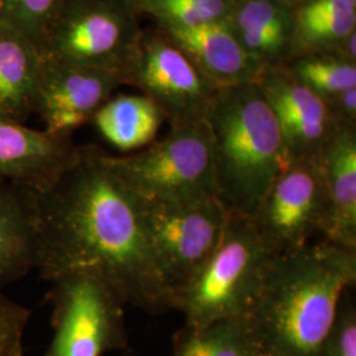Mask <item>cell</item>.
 I'll return each instance as SVG.
<instances>
[{"label": "cell", "mask_w": 356, "mask_h": 356, "mask_svg": "<svg viewBox=\"0 0 356 356\" xmlns=\"http://www.w3.org/2000/svg\"><path fill=\"white\" fill-rule=\"evenodd\" d=\"M356 281V251L322 241L276 254L247 314L264 356H316Z\"/></svg>", "instance_id": "2"}, {"label": "cell", "mask_w": 356, "mask_h": 356, "mask_svg": "<svg viewBox=\"0 0 356 356\" xmlns=\"http://www.w3.org/2000/svg\"><path fill=\"white\" fill-rule=\"evenodd\" d=\"M355 32L356 0H305L294 8L289 60L337 54L344 40Z\"/></svg>", "instance_id": "19"}, {"label": "cell", "mask_w": 356, "mask_h": 356, "mask_svg": "<svg viewBox=\"0 0 356 356\" xmlns=\"http://www.w3.org/2000/svg\"><path fill=\"white\" fill-rule=\"evenodd\" d=\"M284 66L323 102L344 90L356 88V63L338 54L325 53L296 57L286 61Z\"/></svg>", "instance_id": "22"}, {"label": "cell", "mask_w": 356, "mask_h": 356, "mask_svg": "<svg viewBox=\"0 0 356 356\" xmlns=\"http://www.w3.org/2000/svg\"><path fill=\"white\" fill-rule=\"evenodd\" d=\"M124 81L161 108L170 127L204 123L218 92L156 28L144 29Z\"/></svg>", "instance_id": "8"}, {"label": "cell", "mask_w": 356, "mask_h": 356, "mask_svg": "<svg viewBox=\"0 0 356 356\" xmlns=\"http://www.w3.org/2000/svg\"><path fill=\"white\" fill-rule=\"evenodd\" d=\"M143 32L131 0H65L40 51L48 61L106 70L124 79Z\"/></svg>", "instance_id": "6"}, {"label": "cell", "mask_w": 356, "mask_h": 356, "mask_svg": "<svg viewBox=\"0 0 356 356\" xmlns=\"http://www.w3.org/2000/svg\"><path fill=\"white\" fill-rule=\"evenodd\" d=\"M35 193L0 179V288L35 269Z\"/></svg>", "instance_id": "17"}, {"label": "cell", "mask_w": 356, "mask_h": 356, "mask_svg": "<svg viewBox=\"0 0 356 356\" xmlns=\"http://www.w3.org/2000/svg\"><path fill=\"white\" fill-rule=\"evenodd\" d=\"M42 64L38 45L0 24V115L20 123L35 115Z\"/></svg>", "instance_id": "18"}, {"label": "cell", "mask_w": 356, "mask_h": 356, "mask_svg": "<svg viewBox=\"0 0 356 356\" xmlns=\"http://www.w3.org/2000/svg\"><path fill=\"white\" fill-rule=\"evenodd\" d=\"M108 165L141 200L163 204H189L216 197L214 159L207 123L170 127L128 156L106 154Z\"/></svg>", "instance_id": "5"}, {"label": "cell", "mask_w": 356, "mask_h": 356, "mask_svg": "<svg viewBox=\"0 0 356 356\" xmlns=\"http://www.w3.org/2000/svg\"><path fill=\"white\" fill-rule=\"evenodd\" d=\"M65 0H0V24L29 38L38 49Z\"/></svg>", "instance_id": "24"}, {"label": "cell", "mask_w": 356, "mask_h": 356, "mask_svg": "<svg viewBox=\"0 0 356 356\" xmlns=\"http://www.w3.org/2000/svg\"><path fill=\"white\" fill-rule=\"evenodd\" d=\"M124 356H129V355H124Z\"/></svg>", "instance_id": "29"}, {"label": "cell", "mask_w": 356, "mask_h": 356, "mask_svg": "<svg viewBox=\"0 0 356 356\" xmlns=\"http://www.w3.org/2000/svg\"><path fill=\"white\" fill-rule=\"evenodd\" d=\"M329 220L323 239L356 251V126H338L319 154Z\"/></svg>", "instance_id": "15"}, {"label": "cell", "mask_w": 356, "mask_h": 356, "mask_svg": "<svg viewBox=\"0 0 356 356\" xmlns=\"http://www.w3.org/2000/svg\"><path fill=\"white\" fill-rule=\"evenodd\" d=\"M316 356H356V309L342 300L337 318Z\"/></svg>", "instance_id": "26"}, {"label": "cell", "mask_w": 356, "mask_h": 356, "mask_svg": "<svg viewBox=\"0 0 356 356\" xmlns=\"http://www.w3.org/2000/svg\"><path fill=\"white\" fill-rule=\"evenodd\" d=\"M154 26H193L226 20L235 0H131Z\"/></svg>", "instance_id": "23"}, {"label": "cell", "mask_w": 356, "mask_h": 356, "mask_svg": "<svg viewBox=\"0 0 356 356\" xmlns=\"http://www.w3.org/2000/svg\"><path fill=\"white\" fill-rule=\"evenodd\" d=\"M275 254L297 250L327 229L329 206L318 161L293 160L250 218Z\"/></svg>", "instance_id": "10"}, {"label": "cell", "mask_w": 356, "mask_h": 356, "mask_svg": "<svg viewBox=\"0 0 356 356\" xmlns=\"http://www.w3.org/2000/svg\"><path fill=\"white\" fill-rule=\"evenodd\" d=\"M279 1H282V3H286V4H289V6H293V7H297L298 4H301L302 1H305V0H279Z\"/></svg>", "instance_id": "28"}, {"label": "cell", "mask_w": 356, "mask_h": 356, "mask_svg": "<svg viewBox=\"0 0 356 356\" xmlns=\"http://www.w3.org/2000/svg\"><path fill=\"white\" fill-rule=\"evenodd\" d=\"M97 145L49 188L35 193V269L51 281L91 270L108 281L126 305L159 316L173 310L147 227L145 207L108 165Z\"/></svg>", "instance_id": "1"}, {"label": "cell", "mask_w": 356, "mask_h": 356, "mask_svg": "<svg viewBox=\"0 0 356 356\" xmlns=\"http://www.w3.org/2000/svg\"><path fill=\"white\" fill-rule=\"evenodd\" d=\"M173 356H264L247 316L201 327L185 325L173 339Z\"/></svg>", "instance_id": "21"}, {"label": "cell", "mask_w": 356, "mask_h": 356, "mask_svg": "<svg viewBox=\"0 0 356 356\" xmlns=\"http://www.w3.org/2000/svg\"><path fill=\"white\" fill-rule=\"evenodd\" d=\"M294 8L279 0H235L226 20L257 64L275 67L291 56Z\"/></svg>", "instance_id": "16"}, {"label": "cell", "mask_w": 356, "mask_h": 356, "mask_svg": "<svg viewBox=\"0 0 356 356\" xmlns=\"http://www.w3.org/2000/svg\"><path fill=\"white\" fill-rule=\"evenodd\" d=\"M31 312L0 288V356H24Z\"/></svg>", "instance_id": "25"}, {"label": "cell", "mask_w": 356, "mask_h": 356, "mask_svg": "<svg viewBox=\"0 0 356 356\" xmlns=\"http://www.w3.org/2000/svg\"><path fill=\"white\" fill-rule=\"evenodd\" d=\"M275 256L250 218L229 214L216 252L175 293L173 310L194 327L247 316Z\"/></svg>", "instance_id": "4"}, {"label": "cell", "mask_w": 356, "mask_h": 356, "mask_svg": "<svg viewBox=\"0 0 356 356\" xmlns=\"http://www.w3.org/2000/svg\"><path fill=\"white\" fill-rule=\"evenodd\" d=\"M81 145L0 115V179L38 193L79 157Z\"/></svg>", "instance_id": "13"}, {"label": "cell", "mask_w": 356, "mask_h": 356, "mask_svg": "<svg viewBox=\"0 0 356 356\" xmlns=\"http://www.w3.org/2000/svg\"><path fill=\"white\" fill-rule=\"evenodd\" d=\"M49 284L53 338L47 356H103L127 350V305L108 281L91 270H76Z\"/></svg>", "instance_id": "7"}, {"label": "cell", "mask_w": 356, "mask_h": 356, "mask_svg": "<svg viewBox=\"0 0 356 356\" xmlns=\"http://www.w3.org/2000/svg\"><path fill=\"white\" fill-rule=\"evenodd\" d=\"M122 85L123 76L111 72L44 60L35 115L48 134L72 139Z\"/></svg>", "instance_id": "11"}, {"label": "cell", "mask_w": 356, "mask_h": 356, "mask_svg": "<svg viewBox=\"0 0 356 356\" xmlns=\"http://www.w3.org/2000/svg\"><path fill=\"white\" fill-rule=\"evenodd\" d=\"M218 89L256 82L261 66L244 51L227 20L193 26H154Z\"/></svg>", "instance_id": "14"}, {"label": "cell", "mask_w": 356, "mask_h": 356, "mask_svg": "<svg viewBox=\"0 0 356 356\" xmlns=\"http://www.w3.org/2000/svg\"><path fill=\"white\" fill-rule=\"evenodd\" d=\"M143 202L159 267L175 296L216 252L229 213L216 198L189 204Z\"/></svg>", "instance_id": "9"}, {"label": "cell", "mask_w": 356, "mask_h": 356, "mask_svg": "<svg viewBox=\"0 0 356 356\" xmlns=\"http://www.w3.org/2000/svg\"><path fill=\"white\" fill-rule=\"evenodd\" d=\"M161 108L145 95L110 98L94 115L91 123L104 140L122 152L143 149L156 140L165 122Z\"/></svg>", "instance_id": "20"}, {"label": "cell", "mask_w": 356, "mask_h": 356, "mask_svg": "<svg viewBox=\"0 0 356 356\" xmlns=\"http://www.w3.org/2000/svg\"><path fill=\"white\" fill-rule=\"evenodd\" d=\"M206 123L211 135L216 200L231 216L252 218L291 159L254 82L218 89Z\"/></svg>", "instance_id": "3"}, {"label": "cell", "mask_w": 356, "mask_h": 356, "mask_svg": "<svg viewBox=\"0 0 356 356\" xmlns=\"http://www.w3.org/2000/svg\"><path fill=\"white\" fill-rule=\"evenodd\" d=\"M325 103L338 126H356V88L344 90Z\"/></svg>", "instance_id": "27"}, {"label": "cell", "mask_w": 356, "mask_h": 356, "mask_svg": "<svg viewBox=\"0 0 356 356\" xmlns=\"http://www.w3.org/2000/svg\"><path fill=\"white\" fill-rule=\"evenodd\" d=\"M254 83L276 119L291 161H318L326 141L338 127L326 103L284 65L263 67Z\"/></svg>", "instance_id": "12"}]
</instances>
